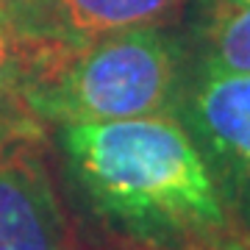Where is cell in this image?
Listing matches in <instances>:
<instances>
[{
  "mask_svg": "<svg viewBox=\"0 0 250 250\" xmlns=\"http://www.w3.org/2000/svg\"><path fill=\"white\" fill-rule=\"evenodd\" d=\"M22 64L28 111L53 128L175 114L192 56L187 34L153 25L72 47H22Z\"/></svg>",
  "mask_w": 250,
  "mask_h": 250,
  "instance_id": "cell-2",
  "label": "cell"
},
{
  "mask_svg": "<svg viewBox=\"0 0 250 250\" xmlns=\"http://www.w3.org/2000/svg\"><path fill=\"white\" fill-rule=\"evenodd\" d=\"M192 0H0L22 47H72L136 28L172 25Z\"/></svg>",
  "mask_w": 250,
  "mask_h": 250,
  "instance_id": "cell-5",
  "label": "cell"
},
{
  "mask_svg": "<svg viewBox=\"0 0 250 250\" xmlns=\"http://www.w3.org/2000/svg\"><path fill=\"white\" fill-rule=\"evenodd\" d=\"M47 136L81 250H223L245 242L175 114L53 125Z\"/></svg>",
  "mask_w": 250,
  "mask_h": 250,
  "instance_id": "cell-1",
  "label": "cell"
},
{
  "mask_svg": "<svg viewBox=\"0 0 250 250\" xmlns=\"http://www.w3.org/2000/svg\"><path fill=\"white\" fill-rule=\"evenodd\" d=\"M187 42L192 70L250 75V3L195 6Z\"/></svg>",
  "mask_w": 250,
  "mask_h": 250,
  "instance_id": "cell-6",
  "label": "cell"
},
{
  "mask_svg": "<svg viewBox=\"0 0 250 250\" xmlns=\"http://www.w3.org/2000/svg\"><path fill=\"white\" fill-rule=\"evenodd\" d=\"M223 250H250V245H245V242H231V245H225Z\"/></svg>",
  "mask_w": 250,
  "mask_h": 250,
  "instance_id": "cell-9",
  "label": "cell"
},
{
  "mask_svg": "<svg viewBox=\"0 0 250 250\" xmlns=\"http://www.w3.org/2000/svg\"><path fill=\"white\" fill-rule=\"evenodd\" d=\"M22 45L6 11L0 9V128L34 120L22 98Z\"/></svg>",
  "mask_w": 250,
  "mask_h": 250,
  "instance_id": "cell-7",
  "label": "cell"
},
{
  "mask_svg": "<svg viewBox=\"0 0 250 250\" xmlns=\"http://www.w3.org/2000/svg\"><path fill=\"white\" fill-rule=\"evenodd\" d=\"M211 3H250V0H192V6H211Z\"/></svg>",
  "mask_w": 250,
  "mask_h": 250,
  "instance_id": "cell-8",
  "label": "cell"
},
{
  "mask_svg": "<svg viewBox=\"0 0 250 250\" xmlns=\"http://www.w3.org/2000/svg\"><path fill=\"white\" fill-rule=\"evenodd\" d=\"M0 250H81L39 120L0 128Z\"/></svg>",
  "mask_w": 250,
  "mask_h": 250,
  "instance_id": "cell-3",
  "label": "cell"
},
{
  "mask_svg": "<svg viewBox=\"0 0 250 250\" xmlns=\"http://www.w3.org/2000/svg\"><path fill=\"white\" fill-rule=\"evenodd\" d=\"M250 245V75L189 70L175 111Z\"/></svg>",
  "mask_w": 250,
  "mask_h": 250,
  "instance_id": "cell-4",
  "label": "cell"
}]
</instances>
